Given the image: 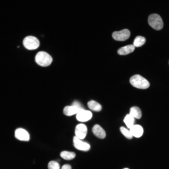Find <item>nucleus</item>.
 Segmentation results:
<instances>
[{
	"label": "nucleus",
	"mask_w": 169,
	"mask_h": 169,
	"mask_svg": "<svg viewBox=\"0 0 169 169\" xmlns=\"http://www.w3.org/2000/svg\"><path fill=\"white\" fill-rule=\"evenodd\" d=\"M130 82L134 87L140 89H146L150 86L148 80L139 74L132 76L130 79Z\"/></svg>",
	"instance_id": "f257e3e1"
},
{
	"label": "nucleus",
	"mask_w": 169,
	"mask_h": 169,
	"mask_svg": "<svg viewBox=\"0 0 169 169\" xmlns=\"http://www.w3.org/2000/svg\"><path fill=\"white\" fill-rule=\"evenodd\" d=\"M35 60L39 65L46 67L52 63L53 59L48 53L44 51H39L35 56Z\"/></svg>",
	"instance_id": "f03ea898"
},
{
	"label": "nucleus",
	"mask_w": 169,
	"mask_h": 169,
	"mask_svg": "<svg viewBox=\"0 0 169 169\" xmlns=\"http://www.w3.org/2000/svg\"><path fill=\"white\" fill-rule=\"evenodd\" d=\"M148 23L149 25L156 30H160L163 27V23L160 16L156 13H152L148 17Z\"/></svg>",
	"instance_id": "7ed1b4c3"
},
{
	"label": "nucleus",
	"mask_w": 169,
	"mask_h": 169,
	"mask_svg": "<svg viewBox=\"0 0 169 169\" xmlns=\"http://www.w3.org/2000/svg\"><path fill=\"white\" fill-rule=\"evenodd\" d=\"M23 44L26 49L32 50L38 48L39 46L40 43L38 39L36 37L29 36L24 38Z\"/></svg>",
	"instance_id": "20e7f679"
},
{
	"label": "nucleus",
	"mask_w": 169,
	"mask_h": 169,
	"mask_svg": "<svg viewBox=\"0 0 169 169\" xmlns=\"http://www.w3.org/2000/svg\"><path fill=\"white\" fill-rule=\"evenodd\" d=\"M130 35V31L127 29L118 31H115L112 34L113 38L115 40L119 41H125L129 38Z\"/></svg>",
	"instance_id": "39448f33"
},
{
	"label": "nucleus",
	"mask_w": 169,
	"mask_h": 169,
	"mask_svg": "<svg viewBox=\"0 0 169 169\" xmlns=\"http://www.w3.org/2000/svg\"><path fill=\"white\" fill-rule=\"evenodd\" d=\"M73 141L74 146L78 150L87 151L90 149V146L89 144L82 141L76 136H74Z\"/></svg>",
	"instance_id": "423d86ee"
},
{
	"label": "nucleus",
	"mask_w": 169,
	"mask_h": 169,
	"mask_svg": "<svg viewBox=\"0 0 169 169\" xmlns=\"http://www.w3.org/2000/svg\"><path fill=\"white\" fill-rule=\"evenodd\" d=\"M87 132V127L86 125L83 124H78L75 127V136L80 139H83L85 137Z\"/></svg>",
	"instance_id": "0eeeda50"
},
{
	"label": "nucleus",
	"mask_w": 169,
	"mask_h": 169,
	"mask_svg": "<svg viewBox=\"0 0 169 169\" xmlns=\"http://www.w3.org/2000/svg\"><path fill=\"white\" fill-rule=\"evenodd\" d=\"M92 115V113L90 111L83 109L80 110L77 113L76 117L79 121L85 122L90 120Z\"/></svg>",
	"instance_id": "6e6552de"
},
{
	"label": "nucleus",
	"mask_w": 169,
	"mask_h": 169,
	"mask_svg": "<svg viewBox=\"0 0 169 169\" xmlns=\"http://www.w3.org/2000/svg\"><path fill=\"white\" fill-rule=\"evenodd\" d=\"M15 136L17 139L22 141H28L30 139L28 132L22 128H18L16 130Z\"/></svg>",
	"instance_id": "1a4fd4ad"
},
{
	"label": "nucleus",
	"mask_w": 169,
	"mask_h": 169,
	"mask_svg": "<svg viewBox=\"0 0 169 169\" xmlns=\"http://www.w3.org/2000/svg\"><path fill=\"white\" fill-rule=\"evenodd\" d=\"M130 131L132 136L136 138L141 137L143 135V130L139 125H134L130 128Z\"/></svg>",
	"instance_id": "9d476101"
},
{
	"label": "nucleus",
	"mask_w": 169,
	"mask_h": 169,
	"mask_svg": "<svg viewBox=\"0 0 169 169\" xmlns=\"http://www.w3.org/2000/svg\"><path fill=\"white\" fill-rule=\"evenodd\" d=\"M92 131L94 134L99 138L103 139L105 137L106 133L105 131L98 125H95L93 126Z\"/></svg>",
	"instance_id": "9b49d317"
},
{
	"label": "nucleus",
	"mask_w": 169,
	"mask_h": 169,
	"mask_svg": "<svg viewBox=\"0 0 169 169\" xmlns=\"http://www.w3.org/2000/svg\"><path fill=\"white\" fill-rule=\"evenodd\" d=\"M81 110L80 108L75 106H67L64 108L63 113L66 115L71 116L77 114Z\"/></svg>",
	"instance_id": "f8f14e48"
},
{
	"label": "nucleus",
	"mask_w": 169,
	"mask_h": 169,
	"mask_svg": "<svg viewBox=\"0 0 169 169\" xmlns=\"http://www.w3.org/2000/svg\"><path fill=\"white\" fill-rule=\"evenodd\" d=\"M135 47L133 44L127 45L122 47L118 49V54L120 55H125L133 52Z\"/></svg>",
	"instance_id": "ddd939ff"
},
{
	"label": "nucleus",
	"mask_w": 169,
	"mask_h": 169,
	"mask_svg": "<svg viewBox=\"0 0 169 169\" xmlns=\"http://www.w3.org/2000/svg\"><path fill=\"white\" fill-rule=\"evenodd\" d=\"M130 114L137 119H140L142 116L141 110L138 107L136 106L132 107L130 108Z\"/></svg>",
	"instance_id": "4468645a"
},
{
	"label": "nucleus",
	"mask_w": 169,
	"mask_h": 169,
	"mask_svg": "<svg viewBox=\"0 0 169 169\" xmlns=\"http://www.w3.org/2000/svg\"><path fill=\"white\" fill-rule=\"evenodd\" d=\"M88 106L91 110L95 111H99L102 109L101 105L95 101L91 100L88 103Z\"/></svg>",
	"instance_id": "2eb2a0df"
},
{
	"label": "nucleus",
	"mask_w": 169,
	"mask_h": 169,
	"mask_svg": "<svg viewBox=\"0 0 169 169\" xmlns=\"http://www.w3.org/2000/svg\"><path fill=\"white\" fill-rule=\"evenodd\" d=\"M61 156L64 159L69 160L73 159L75 156V154L73 152L64 151L61 152Z\"/></svg>",
	"instance_id": "dca6fc26"
},
{
	"label": "nucleus",
	"mask_w": 169,
	"mask_h": 169,
	"mask_svg": "<svg viewBox=\"0 0 169 169\" xmlns=\"http://www.w3.org/2000/svg\"><path fill=\"white\" fill-rule=\"evenodd\" d=\"M146 41V38L145 37L140 36H138L134 39L133 45L135 47H139L143 45L145 43Z\"/></svg>",
	"instance_id": "f3484780"
},
{
	"label": "nucleus",
	"mask_w": 169,
	"mask_h": 169,
	"mask_svg": "<svg viewBox=\"0 0 169 169\" xmlns=\"http://www.w3.org/2000/svg\"><path fill=\"white\" fill-rule=\"evenodd\" d=\"M124 121L129 128H130L133 125L134 122V117L130 114L127 115L125 117Z\"/></svg>",
	"instance_id": "a211bd4d"
},
{
	"label": "nucleus",
	"mask_w": 169,
	"mask_h": 169,
	"mask_svg": "<svg viewBox=\"0 0 169 169\" xmlns=\"http://www.w3.org/2000/svg\"><path fill=\"white\" fill-rule=\"evenodd\" d=\"M120 131L122 134L126 138L131 139L133 137L130 131H129L123 126H121L120 128Z\"/></svg>",
	"instance_id": "6ab92c4d"
},
{
	"label": "nucleus",
	"mask_w": 169,
	"mask_h": 169,
	"mask_svg": "<svg viewBox=\"0 0 169 169\" xmlns=\"http://www.w3.org/2000/svg\"><path fill=\"white\" fill-rule=\"evenodd\" d=\"M49 169H59L60 166L57 161H50L48 165Z\"/></svg>",
	"instance_id": "aec40b11"
},
{
	"label": "nucleus",
	"mask_w": 169,
	"mask_h": 169,
	"mask_svg": "<svg viewBox=\"0 0 169 169\" xmlns=\"http://www.w3.org/2000/svg\"><path fill=\"white\" fill-rule=\"evenodd\" d=\"M72 105L76 106L81 110L84 109L81 104L78 101H74L73 102Z\"/></svg>",
	"instance_id": "412c9836"
},
{
	"label": "nucleus",
	"mask_w": 169,
	"mask_h": 169,
	"mask_svg": "<svg viewBox=\"0 0 169 169\" xmlns=\"http://www.w3.org/2000/svg\"><path fill=\"white\" fill-rule=\"evenodd\" d=\"M61 169H71V167L69 165L65 164L62 166Z\"/></svg>",
	"instance_id": "4be33fe9"
},
{
	"label": "nucleus",
	"mask_w": 169,
	"mask_h": 169,
	"mask_svg": "<svg viewBox=\"0 0 169 169\" xmlns=\"http://www.w3.org/2000/svg\"><path fill=\"white\" fill-rule=\"evenodd\" d=\"M129 169L127 168H124V169Z\"/></svg>",
	"instance_id": "5701e85b"
},
{
	"label": "nucleus",
	"mask_w": 169,
	"mask_h": 169,
	"mask_svg": "<svg viewBox=\"0 0 169 169\" xmlns=\"http://www.w3.org/2000/svg\"></svg>",
	"instance_id": "b1692460"
}]
</instances>
